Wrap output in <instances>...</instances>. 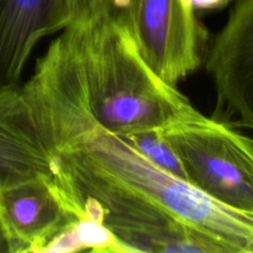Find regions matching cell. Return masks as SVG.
I'll use <instances>...</instances> for the list:
<instances>
[{"label": "cell", "instance_id": "obj_7", "mask_svg": "<svg viewBox=\"0 0 253 253\" xmlns=\"http://www.w3.org/2000/svg\"><path fill=\"white\" fill-rule=\"evenodd\" d=\"M69 25V0H0V89L19 85L36 47Z\"/></svg>", "mask_w": 253, "mask_h": 253}, {"label": "cell", "instance_id": "obj_5", "mask_svg": "<svg viewBox=\"0 0 253 253\" xmlns=\"http://www.w3.org/2000/svg\"><path fill=\"white\" fill-rule=\"evenodd\" d=\"M217 103L253 131V0H236L207 51Z\"/></svg>", "mask_w": 253, "mask_h": 253}, {"label": "cell", "instance_id": "obj_3", "mask_svg": "<svg viewBox=\"0 0 253 253\" xmlns=\"http://www.w3.org/2000/svg\"><path fill=\"white\" fill-rule=\"evenodd\" d=\"M160 132L174 148L188 182L220 204L253 214V137L199 110Z\"/></svg>", "mask_w": 253, "mask_h": 253}, {"label": "cell", "instance_id": "obj_8", "mask_svg": "<svg viewBox=\"0 0 253 253\" xmlns=\"http://www.w3.org/2000/svg\"><path fill=\"white\" fill-rule=\"evenodd\" d=\"M42 177H52L51 158L21 85L0 89V190Z\"/></svg>", "mask_w": 253, "mask_h": 253}, {"label": "cell", "instance_id": "obj_13", "mask_svg": "<svg viewBox=\"0 0 253 253\" xmlns=\"http://www.w3.org/2000/svg\"><path fill=\"white\" fill-rule=\"evenodd\" d=\"M235 1H236V0H235Z\"/></svg>", "mask_w": 253, "mask_h": 253}, {"label": "cell", "instance_id": "obj_2", "mask_svg": "<svg viewBox=\"0 0 253 253\" xmlns=\"http://www.w3.org/2000/svg\"><path fill=\"white\" fill-rule=\"evenodd\" d=\"M68 36L91 115L110 132L163 128L198 111L146 62L119 12L72 24Z\"/></svg>", "mask_w": 253, "mask_h": 253}, {"label": "cell", "instance_id": "obj_10", "mask_svg": "<svg viewBox=\"0 0 253 253\" xmlns=\"http://www.w3.org/2000/svg\"><path fill=\"white\" fill-rule=\"evenodd\" d=\"M125 138L156 167L169 173L173 177L188 182L184 167L177 152L161 135L160 128L133 133L125 136Z\"/></svg>", "mask_w": 253, "mask_h": 253}, {"label": "cell", "instance_id": "obj_1", "mask_svg": "<svg viewBox=\"0 0 253 253\" xmlns=\"http://www.w3.org/2000/svg\"><path fill=\"white\" fill-rule=\"evenodd\" d=\"M21 90L51 158L52 185L77 219L105 226L127 252L252 253L253 214L160 169L94 119L66 32Z\"/></svg>", "mask_w": 253, "mask_h": 253}, {"label": "cell", "instance_id": "obj_6", "mask_svg": "<svg viewBox=\"0 0 253 253\" xmlns=\"http://www.w3.org/2000/svg\"><path fill=\"white\" fill-rule=\"evenodd\" d=\"M0 220L11 253H43L77 217L64 207L51 178H36L0 190Z\"/></svg>", "mask_w": 253, "mask_h": 253}, {"label": "cell", "instance_id": "obj_11", "mask_svg": "<svg viewBox=\"0 0 253 253\" xmlns=\"http://www.w3.org/2000/svg\"><path fill=\"white\" fill-rule=\"evenodd\" d=\"M231 1H235V0H189L195 10L221 9V7L227 6Z\"/></svg>", "mask_w": 253, "mask_h": 253}, {"label": "cell", "instance_id": "obj_12", "mask_svg": "<svg viewBox=\"0 0 253 253\" xmlns=\"http://www.w3.org/2000/svg\"><path fill=\"white\" fill-rule=\"evenodd\" d=\"M0 253H11L9 239H7L6 232L1 224V220H0Z\"/></svg>", "mask_w": 253, "mask_h": 253}, {"label": "cell", "instance_id": "obj_14", "mask_svg": "<svg viewBox=\"0 0 253 253\" xmlns=\"http://www.w3.org/2000/svg\"><path fill=\"white\" fill-rule=\"evenodd\" d=\"M252 253H253V251H252Z\"/></svg>", "mask_w": 253, "mask_h": 253}, {"label": "cell", "instance_id": "obj_9", "mask_svg": "<svg viewBox=\"0 0 253 253\" xmlns=\"http://www.w3.org/2000/svg\"><path fill=\"white\" fill-rule=\"evenodd\" d=\"M128 253L121 242L101 224L77 219L59 232L43 250V253Z\"/></svg>", "mask_w": 253, "mask_h": 253}, {"label": "cell", "instance_id": "obj_4", "mask_svg": "<svg viewBox=\"0 0 253 253\" xmlns=\"http://www.w3.org/2000/svg\"><path fill=\"white\" fill-rule=\"evenodd\" d=\"M151 68L178 86L207 56L208 30L189 0H130L119 12Z\"/></svg>", "mask_w": 253, "mask_h": 253}]
</instances>
